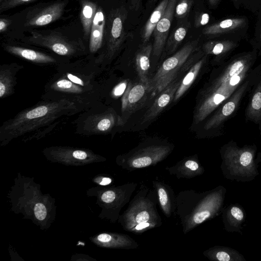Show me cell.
I'll return each instance as SVG.
<instances>
[{
  "label": "cell",
  "mask_w": 261,
  "mask_h": 261,
  "mask_svg": "<svg viewBox=\"0 0 261 261\" xmlns=\"http://www.w3.org/2000/svg\"><path fill=\"white\" fill-rule=\"evenodd\" d=\"M102 70L89 55L62 63L45 85L41 99H67L87 110L99 103L102 91L98 77Z\"/></svg>",
  "instance_id": "1"
},
{
  "label": "cell",
  "mask_w": 261,
  "mask_h": 261,
  "mask_svg": "<svg viewBox=\"0 0 261 261\" xmlns=\"http://www.w3.org/2000/svg\"><path fill=\"white\" fill-rule=\"evenodd\" d=\"M82 106L67 99H41L34 106L24 109L4 122L0 127V141L6 144L12 140L41 128L48 132L63 118L86 110Z\"/></svg>",
  "instance_id": "2"
},
{
  "label": "cell",
  "mask_w": 261,
  "mask_h": 261,
  "mask_svg": "<svg viewBox=\"0 0 261 261\" xmlns=\"http://www.w3.org/2000/svg\"><path fill=\"white\" fill-rule=\"evenodd\" d=\"M11 41L45 49L67 61L89 55V47L83 37L65 29L33 30Z\"/></svg>",
  "instance_id": "3"
},
{
  "label": "cell",
  "mask_w": 261,
  "mask_h": 261,
  "mask_svg": "<svg viewBox=\"0 0 261 261\" xmlns=\"http://www.w3.org/2000/svg\"><path fill=\"white\" fill-rule=\"evenodd\" d=\"M69 0H58L30 6L11 16L12 24L5 36L15 40L28 32L61 18Z\"/></svg>",
  "instance_id": "4"
},
{
  "label": "cell",
  "mask_w": 261,
  "mask_h": 261,
  "mask_svg": "<svg viewBox=\"0 0 261 261\" xmlns=\"http://www.w3.org/2000/svg\"><path fill=\"white\" fill-rule=\"evenodd\" d=\"M127 12L124 7L112 9L106 17L102 47L94 57L102 70L118 53L125 39V22Z\"/></svg>",
  "instance_id": "5"
},
{
  "label": "cell",
  "mask_w": 261,
  "mask_h": 261,
  "mask_svg": "<svg viewBox=\"0 0 261 261\" xmlns=\"http://www.w3.org/2000/svg\"><path fill=\"white\" fill-rule=\"evenodd\" d=\"M99 106V103L81 112L74 122L77 134L88 136L107 134L116 125L122 123L113 110H102Z\"/></svg>",
  "instance_id": "6"
},
{
  "label": "cell",
  "mask_w": 261,
  "mask_h": 261,
  "mask_svg": "<svg viewBox=\"0 0 261 261\" xmlns=\"http://www.w3.org/2000/svg\"><path fill=\"white\" fill-rule=\"evenodd\" d=\"M198 43V40L188 42L176 53L165 60L153 77L149 80V92L152 94H158L173 82L178 71L195 50Z\"/></svg>",
  "instance_id": "7"
},
{
  "label": "cell",
  "mask_w": 261,
  "mask_h": 261,
  "mask_svg": "<svg viewBox=\"0 0 261 261\" xmlns=\"http://www.w3.org/2000/svg\"><path fill=\"white\" fill-rule=\"evenodd\" d=\"M1 46L3 50L9 54L39 66H57L62 63L70 61L52 53L34 49L33 46L14 41L6 40L2 42Z\"/></svg>",
  "instance_id": "8"
},
{
  "label": "cell",
  "mask_w": 261,
  "mask_h": 261,
  "mask_svg": "<svg viewBox=\"0 0 261 261\" xmlns=\"http://www.w3.org/2000/svg\"><path fill=\"white\" fill-rule=\"evenodd\" d=\"M177 0H169L167 6L153 32V55L159 57L162 53L168 37Z\"/></svg>",
  "instance_id": "9"
},
{
  "label": "cell",
  "mask_w": 261,
  "mask_h": 261,
  "mask_svg": "<svg viewBox=\"0 0 261 261\" xmlns=\"http://www.w3.org/2000/svg\"><path fill=\"white\" fill-rule=\"evenodd\" d=\"M24 66L17 63L0 65V98L3 99L13 95L17 85L18 73Z\"/></svg>",
  "instance_id": "10"
},
{
  "label": "cell",
  "mask_w": 261,
  "mask_h": 261,
  "mask_svg": "<svg viewBox=\"0 0 261 261\" xmlns=\"http://www.w3.org/2000/svg\"><path fill=\"white\" fill-rule=\"evenodd\" d=\"M106 16L98 6L91 25L89 41V55L95 57L103 45Z\"/></svg>",
  "instance_id": "11"
},
{
  "label": "cell",
  "mask_w": 261,
  "mask_h": 261,
  "mask_svg": "<svg viewBox=\"0 0 261 261\" xmlns=\"http://www.w3.org/2000/svg\"><path fill=\"white\" fill-rule=\"evenodd\" d=\"M180 81H175L158 94L152 105L147 110L142 119V123L156 117L169 103L174 99Z\"/></svg>",
  "instance_id": "12"
},
{
  "label": "cell",
  "mask_w": 261,
  "mask_h": 261,
  "mask_svg": "<svg viewBox=\"0 0 261 261\" xmlns=\"http://www.w3.org/2000/svg\"><path fill=\"white\" fill-rule=\"evenodd\" d=\"M147 92H149L147 84L141 82L127 84L126 89L122 95L121 112L122 114L133 112L145 99Z\"/></svg>",
  "instance_id": "13"
},
{
  "label": "cell",
  "mask_w": 261,
  "mask_h": 261,
  "mask_svg": "<svg viewBox=\"0 0 261 261\" xmlns=\"http://www.w3.org/2000/svg\"><path fill=\"white\" fill-rule=\"evenodd\" d=\"M152 51V45L143 43L138 49L135 56V64L140 82L147 84L149 87V79L148 77L150 68V57Z\"/></svg>",
  "instance_id": "14"
},
{
  "label": "cell",
  "mask_w": 261,
  "mask_h": 261,
  "mask_svg": "<svg viewBox=\"0 0 261 261\" xmlns=\"http://www.w3.org/2000/svg\"><path fill=\"white\" fill-rule=\"evenodd\" d=\"M80 18L83 38L87 42L89 41L91 25L98 5L96 3L90 0H80Z\"/></svg>",
  "instance_id": "15"
},
{
  "label": "cell",
  "mask_w": 261,
  "mask_h": 261,
  "mask_svg": "<svg viewBox=\"0 0 261 261\" xmlns=\"http://www.w3.org/2000/svg\"><path fill=\"white\" fill-rule=\"evenodd\" d=\"M168 2L169 0H162L154 9L145 23L141 33V38L143 43H146L149 40L155 28L167 6Z\"/></svg>",
  "instance_id": "16"
},
{
  "label": "cell",
  "mask_w": 261,
  "mask_h": 261,
  "mask_svg": "<svg viewBox=\"0 0 261 261\" xmlns=\"http://www.w3.org/2000/svg\"><path fill=\"white\" fill-rule=\"evenodd\" d=\"M244 18H229L205 28L202 33L206 35L223 34L239 28L244 25Z\"/></svg>",
  "instance_id": "17"
},
{
  "label": "cell",
  "mask_w": 261,
  "mask_h": 261,
  "mask_svg": "<svg viewBox=\"0 0 261 261\" xmlns=\"http://www.w3.org/2000/svg\"><path fill=\"white\" fill-rule=\"evenodd\" d=\"M203 61L202 59L195 63L183 78L175 94L174 101L179 100L191 86L199 72Z\"/></svg>",
  "instance_id": "18"
},
{
  "label": "cell",
  "mask_w": 261,
  "mask_h": 261,
  "mask_svg": "<svg viewBox=\"0 0 261 261\" xmlns=\"http://www.w3.org/2000/svg\"><path fill=\"white\" fill-rule=\"evenodd\" d=\"M189 28V25H181L172 32L168 37L165 44V49L167 54H171L175 51L186 36Z\"/></svg>",
  "instance_id": "19"
},
{
  "label": "cell",
  "mask_w": 261,
  "mask_h": 261,
  "mask_svg": "<svg viewBox=\"0 0 261 261\" xmlns=\"http://www.w3.org/2000/svg\"><path fill=\"white\" fill-rule=\"evenodd\" d=\"M229 42L226 41H209L203 46L205 53L218 55L222 53Z\"/></svg>",
  "instance_id": "20"
},
{
  "label": "cell",
  "mask_w": 261,
  "mask_h": 261,
  "mask_svg": "<svg viewBox=\"0 0 261 261\" xmlns=\"http://www.w3.org/2000/svg\"><path fill=\"white\" fill-rule=\"evenodd\" d=\"M193 0H179L175 8V16L178 19L185 18L189 13Z\"/></svg>",
  "instance_id": "21"
},
{
  "label": "cell",
  "mask_w": 261,
  "mask_h": 261,
  "mask_svg": "<svg viewBox=\"0 0 261 261\" xmlns=\"http://www.w3.org/2000/svg\"><path fill=\"white\" fill-rule=\"evenodd\" d=\"M37 1L38 0H4L0 3V12L2 13L15 7L29 4Z\"/></svg>",
  "instance_id": "22"
},
{
  "label": "cell",
  "mask_w": 261,
  "mask_h": 261,
  "mask_svg": "<svg viewBox=\"0 0 261 261\" xmlns=\"http://www.w3.org/2000/svg\"><path fill=\"white\" fill-rule=\"evenodd\" d=\"M210 20V15L207 13H197L194 18V26L195 28H199L206 24Z\"/></svg>",
  "instance_id": "23"
},
{
  "label": "cell",
  "mask_w": 261,
  "mask_h": 261,
  "mask_svg": "<svg viewBox=\"0 0 261 261\" xmlns=\"http://www.w3.org/2000/svg\"><path fill=\"white\" fill-rule=\"evenodd\" d=\"M146 155L135 159L132 162V165L135 168H142L150 165L152 163V159L149 154Z\"/></svg>",
  "instance_id": "24"
},
{
  "label": "cell",
  "mask_w": 261,
  "mask_h": 261,
  "mask_svg": "<svg viewBox=\"0 0 261 261\" xmlns=\"http://www.w3.org/2000/svg\"><path fill=\"white\" fill-rule=\"evenodd\" d=\"M127 84L126 81H123L116 85L112 89L111 95L112 97L117 98L121 96L124 93Z\"/></svg>",
  "instance_id": "25"
},
{
  "label": "cell",
  "mask_w": 261,
  "mask_h": 261,
  "mask_svg": "<svg viewBox=\"0 0 261 261\" xmlns=\"http://www.w3.org/2000/svg\"><path fill=\"white\" fill-rule=\"evenodd\" d=\"M12 24V19L10 16L1 17L0 18V33L4 35L9 31Z\"/></svg>",
  "instance_id": "26"
},
{
  "label": "cell",
  "mask_w": 261,
  "mask_h": 261,
  "mask_svg": "<svg viewBox=\"0 0 261 261\" xmlns=\"http://www.w3.org/2000/svg\"><path fill=\"white\" fill-rule=\"evenodd\" d=\"M34 214L39 220H44L46 216V210L43 204L37 203L34 207Z\"/></svg>",
  "instance_id": "27"
},
{
  "label": "cell",
  "mask_w": 261,
  "mask_h": 261,
  "mask_svg": "<svg viewBox=\"0 0 261 261\" xmlns=\"http://www.w3.org/2000/svg\"><path fill=\"white\" fill-rule=\"evenodd\" d=\"M211 212L208 210H204L195 214L193 221L196 224H200L207 219L211 216Z\"/></svg>",
  "instance_id": "28"
},
{
  "label": "cell",
  "mask_w": 261,
  "mask_h": 261,
  "mask_svg": "<svg viewBox=\"0 0 261 261\" xmlns=\"http://www.w3.org/2000/svg\"><path fill=\"white\" fill-rule=\"evenodd\" d=\"M235 104L232 101L227 102L223 107L222 114L225 116H228L232 113L235 109Z\"/></svg>",
  "instance_id": "29"
},
{
  "label": "cell",
  "mask_w": 261,
  "mask_h": 261,
  "mask_svg": "<svg viewBox=\"0 0 261 261\" xmlns=\"http://www.w3.org/2000/svg\"><path fill=\"white\" fill-rule=\"evenodd\" d=\"M232 216L237 221H241L244 219V214L242 211L237 206H233L230 210Z\"/></svg>",
  "instance_id": "30"
},
{
  "label": "cell",
  "mask_w": 261,
  "mask_h": 261,
  "mask_svg": "<svg viewBox=\"0 0 261 261\" xmlns=\"http://www.w3.org/2000/svg\"><path fill=\"white\" fill-rule=\"evenodd\" d=\"M252 107L255 110H258L261 108V92L256 93L252 100Z\"/></svg>",
  "instance_id": "31"
},
{
  "label": "cell",
  "mask_w": 261,
  "mask_h": 261,
  "mask_svg": "<svg viewBox=\"0 0 261 261\" xmlns=\"http://www.w3.org/2000/svg\"><path fill=\"white\" fill-rule=\"evenodd\" d=\"M115 198V194L114 192L108 191L103 193L101 196V200L106 203H110Z\"/></svg>",
  "instance_id": "32"
},
{
  "label": "cell",
  "mask_w": 261,
  "mask_h": 261,
  "mask_svg": "<svg viewBox=\"0 0 261 261\" xmlns=\"http://www.w3.org/2000/svg\"><path fill=\"white\" fill-rule=\"evenodd\" d=\"M72 155L74 158L78 160H85L88 157V153L83 150H73Z\"/></svg>",
  "instance_id": "33"
},
{
  "label": "cell",
  "mask_w": 261,
  "mask_h": 261,
  "mask_svg": "<svg viewBox=\"0 0 261 261\" xmlns=\"http://www.w3.org/2000/svg\"><path fill=\"white\" fill-rule=\"evenodd\" d=\"M149 219V215L147 212L139 213L136 217V221L140 224L143 222H146Z\"/></svg>",
  "instance_id": "34"
},
{
  "label": "cell",
  "mask_w": 261,
  "mask_h": 261,
  "mask_svg": "<svg viewBox=\"0 0 261 261\" xmlns=\"http://www.w3.org/2000/svg\"><path fill=\"white\" fill-rule=\"evenodd\" d=\"M158 194L161 204L165 206L168 202V197L165 190L163 188H160L158 191Z\"/></svg>",
  "instance_id": "35"
},
{
  "label": "cell",
  "mask_w": 261,
  "mask_h": 261,
  "mask_svg": "<svg viewBox=\"0 0 261 261\" xmlns=\"http://www.w3.org/2000/svg\"><path fill=\"white\" fill-rule=\"evenodd\" d=\"M216 258L220 261H228L231 260V256L226 251H219L216 254Z\"/></svg>",
  "instance_id": "36"
},
{
  "label": "cell",
  "mask_w": 261,
  "mask_h": 261,
  "mask_svg": "<svg viewBox=\"0 0 261 261\" xmlns=\"http://www.w3.org/2000/svg\"><path fill=\"white\" fill-rule=\"evenodd\" d=\"M142 0H131L130 3V9L137 11L141 5Z\"/></svg>",
  "instance_id": "37"
},
{
  "label": "cell",
  "mask_w": 261,
  "mask_h": 261,
  "mask_svg": "<svg viewBox=\"0 0 261 261\" xmlns=\"http://www.w3.org/2000/svg\"><path fill=\"white\" fill-rule=\"evenodd\" d=\"M185 166L192 170H196L198 168V164L193 161L189 160L185 163Z\"/></svg>",
  "instance_id": "38"
},
{
  "label": "cell",
  "mask_w": 261,
  "mask_h": 261,
  "mask_svg": "<svg viewBox=\"0 0 261 261\" xmlns=\"http://www.w3.org/2000/svg\"><path fill=\"white\" fill-rule=\"evenodd\" d=\"M149 223H147V222L141 223L136 226V229L137 230H141L145 228H146L147 227L149 226Z\"/></svg>",
  "instance_id": "39"
},
{
  "label": "cell",
  "mask_w": 261,
  "mask_h": 261,
  "mask_svg": "<svg viewBox=\"0 0 261 261\" xmlns=\"http://www.w3.org/2000/svg\"><path fill=\"white\" fill-rule=\"evenodd\" d=\"M112 181L111 178L108 177L103 178L101 181L100 182V184L101 185H107L110 184Z\"/></svg>",
  "instance_id": "40"
},
{
  "label": "cell",
  "mask_w": 261,
  "mask_h": 261,
  "mask_svg": "<svg viewBox=\"0 0 261 261\" xmlns=\"http://www.w3.org/2000/svg\"><path fill=\"white\" fill-rule=\"evenodd\" d=\"M219 1V0H208V2L211 6H215L218 3Z\"/></svg>",
  "instance_id": "41"
},
{
  "label": "cell",
  "mask_w": 261,
  "mask_h": 261,
  "mask_svg": "<svg viewBox=\"0 0 261 261\" xmlns=\"http://www.w3.org/2000/svg\"><path fill=\"white\" fill-rule=\"evenodd\" d=\"M158 0H148V4L150 5L154 4Z\"/></svg>",
  "instance_id": "42"
},
{
  "label": "cell",
  "mask_w": 261,
  "mask_h": 261,
  "mask_svg": "<svg viewBox=\"0 0 261 261\" xmlns=\"http://www.w3.org/2000/svg\"><path fill=\"white\" fill-rule=\"evenodd\" d=\"M235 3H237L238 0H233Z\"/></svg>",
  "instance_id": "43"
},
{
  "label": "cell",
  "mask_w": 261,
  "mask_h": 261,
  "mask_svg": "<svg viewBox=\"0 0 261 261\" xmlns=\"http://www.w3.org/2000/svg\"><path fill=\"white\" fill-rule=\"evenodd\" d=\"M4 0H0V3L2 2L3 1H4Z\"/></svg>",
  "instance_id": "44"
},
{
  "label": "cell",
  "mask_w": 261,
  "mask_h": 261,
  "mask_svg": "<svg viewBox=\"0 0 261 261\" xmlns=\"http://www.w3.org/2000/svg\"><path fill=\"white\" fill-rule=\"evenodd\" d=\"M261 35V34H260ZM261 36V35H260Z\"/></svg>",
  "instance_id": "45"
}]
</instances>
